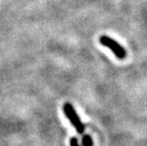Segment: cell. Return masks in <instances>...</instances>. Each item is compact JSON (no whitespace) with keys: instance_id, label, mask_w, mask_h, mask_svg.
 Wrapping results in <instances>:
<instances>
[{"instance_id":"cell-1","label":"cell","mask_w":147,"mask_h":146,"mask_svg":"<svg viewBox=\"0 0 147 146\" xmlns=\"http://www.w3.org/2000/svg\"><path fill=\"white\" fill-rule=\"evenodd\" d=\"M64 113L65 115V117L69 120V122H71V124L75 127L76 131L79 133V134H82V133L84 131V126L83 122H81L79 116L76 113V111L73 108V106L70 104H64Z\"/></svg>"},{"instance_id":"cell-2","label":"cell","mask_w":147,"mask_h":146,"mask_svg":"<svg viewBox=\"0 0 147 146\" xmlns=\"http://www.w3.org/2000/svg\"><path fill=\"white\" fill-rule=\"evenodd\" d=\"M100 42L102 45H104L114 52V54L119 59H123L126 56V51L124 50V48L121 46L119 43H117L112 38L108 36H102L100 38Z\"/></svg>"},{"instance_id":"cell-3","label":"cell","mask_w":147,"mask_h":146,"mask_svg":"<svg viewBox=\"0 0 147 146\" xmlns=\"http://www.w3.org/2000/svg\"><path fill=\"white\" fill-rule=\"evenodd\" d=\"M82 143H83V146H93V141H92L91 137L88 135L84 136L82 139Z\"/></svg>"},{"instance_id":"cell-4","label":"cell","mask_w":147,"mask_h":146,"mask_svg":"<svg viewBox=\"0 0 147 146\" xmlns=\"http://www.w3.org/2000/svg\"><path fill=\"white\" fill-rule=\"evenodd\" d=\"M70 146H80L76 137H72L70 139Z\"/></svg>"}]
</instances>
